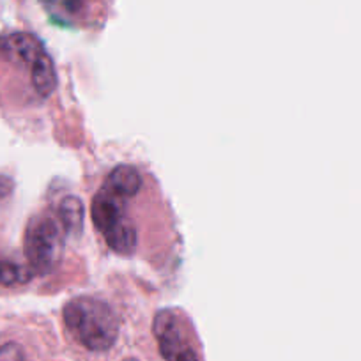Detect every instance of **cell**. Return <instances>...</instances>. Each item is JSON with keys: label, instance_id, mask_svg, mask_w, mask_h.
Listing matches in <instances>:
<instances>
[{"label": "cell", "instance_id": "1", "mask_svg": "<svg viewBox=\"0 0 361 361\" xmlns=\"http://www.w3.org/2000/svg\"><path fill=\"white\" fill-rule=\"evenodd\" d=\"M62 317L73 338L92 353L110 350L119 338V319L112 307L99 298H73L66 303Z\"/></svg>", "mask_w": 361, "mask_h": 361}, {"label": "cell", "instance_id": "2", "mask_svg": "<svg viewBox=\"0 0 361 361\" xmlns=\"http://www.w3.org/2000/svg\"><path fill=\"white\" fill-rule=\"evenodd\" d=\"M0 55L29 69L30 83L39 98H50L57 85L54 61L43 43L30 32H9L0 37Z\"/></svg>", "mask_w": 361, "mask_h": 361}, {"label": "cell", "instance_id": "3", "mask_svg": "<svg viewBox=\"0 0 361 361\" xmlns=\"http://www.w3.org/2000/svg\"><path fill=\"white\" fill-rule=\"evenodd\" d=\"M66 235L68 234L59 218L50 214H37L30 218L25 228L23 248L27 266L32 269L34 275L43 276L54 271L64 252Z\"/></svg>", "mask_w": 361, "mask_h": 361}, {"label": "cell", "instance_id": "4", "mask_svg": "<svg viewBox=\"0 0 361 361\" xmlns=\"http://www.w3.org/2000/svg\"><path fill=\"white\" fill-rule=\"evenodd\" d=\"M119 197L103 186L92 199V221L94 227L105 238L106 245L119 255H133L138 245V234L135 225L126 216Z\"/></svg>", "mask_w": 361, "mask_h": 361}, {"label": "cell", "instance_id": "5", "mask_svg": "<svg viewBox=\"0 0 361 361\" xmlns=\"http://www.w3.org/2000/svg\"><path fill=\"white\" fill-rule=\"evenodd\" d=\"M152 333L165 361H202L197 333L183 312L159 310L152 322Z\"/></svg>", "mask_w": 361, "mask_h": 361}, {"label": "cell", "instance_id": "6", "mask_svg": "<svg viewBox=\"0 0 361 361\" xmlns=\"http://www.w3.org/2000/svg\"><path fill=\"white\" fill-rule=\"evenodd\" d=\"M105 188L119 199H133L142 188V176L135 166L119 165L110 172Z\"/></svg>", "mask_w": 361, "mask_h": 361}, {"label": "cell", "instance_id": "7", "mask_svg": "<svg viewBox=\"0 0 361 361\" xmlns=\"http://www.w3.org/2000/svg\"><path fill=\"white\" fill-rule=\"evenodd\" d=\"M54 18L64 22H82L94 13L96 0H41Z\"/></svg>", "mask_w": 361, "mask_h": 361}, {"label": "cell", "instance_id": "8", "mask_svg": "<svg viewBox=\"0 0 361 361\" xmlns=\"http://www.w3.org/2000/svg\"><path fill=\"white\" fill-rule=\"evenodd\" d=\"M59 220L64 227L66 234L76 235L82 232L83 227V204L78 197L68 195L62 199L59 206Z\"/></svg>", "mask_w": 361, "mask_h": 361}, {"label": "cell", "instance_id": "9", "mask_svg": "<svg viewBox=\"0 0 361 361\" xmlns=\"http://www.w3.org/2000/svg\"><path fill=\"white\" fill-rule=\"evenodd\" d=\"M32 269L29 266L15 262L8 257L0 255V287H16L30 282Z\"/></svg>", "mask_w": 361, "mask_h": 361}, {"label": "cell", "instance_id": "10", "mask_svg": "<svg viewBox=\"0 0 361 361\" xmlns=\"http://www.w3.org/2000/svg\"><path fill=\"white\" fill-rule=\"evenodd\" d=\"M0 361H27L25 350L16 342L2 343L0 345Z\"/></svg>", "mask_w": 361, "mask_h": 361}, {"label": "cell", "instance_id": "11", "mask_svg": "<svg viewBox=\"0 0 361 361\" xmlns=\"http://www.w3.org/2000/svg\"><path fill=\"white\" fill-rule=\"evenodd\" d=\"M13 192V180L6 176H0V199L9 197Z\"/></svg>", "mask_w": 361, "mask_h": 361}, {"label": "cell", "instance_id": "12", "mask_svg": "<svg viewBox=\"0 0 361 361\" xmlns=\"http://www.w3.org/2000/svg\"><path fill=\"white\" fill-rule=\"evenodd\" d=\"M126 361H137V360H126Z\"/></svg>", "mask_w": 361, "mask_h": 361}]
</instances>
